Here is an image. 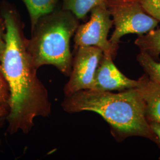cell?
Listing matches in <instances>:
<instances>
[{
    "label": "cell",
    "instance_id": "5bb4252c",
    "mask_svg": "<svg viewBox=\"0 0 160 160\" xmlns=\"http://www.w3.org/2000/svg\"><path fill=\"white\" fill-rule=\"evenodd\" d=\"M10 98V94L8 84L0 71V104H8Z\"/></svg>",
    "mask_w": 160,
    "mask_h": 160
},
{
    "label": "cell",
    "instance_id": "2e32d148",
    "mask_svg": "<svg viewBox=\"0 0 160 160\" xmlns=\"http://www.w3.org/2000/svg\"><path fill=\"white\" fill-rule=\"evenodd\" d=\"M10 112V106L8 104H0V124L2 121L6 119Z\"/></svg>",
    "mask_w": 160,
    "mask_h": 160
},
{
    "label": "cell",
    "instance_id": "4fadbf2b",
    "mask_svg": "<svg viewBox=\"0 0 160 160\" xmlns=\"http://www.w3.org/2000/svg\"><path fill=\"white\" fill-rule=\"evenodd\" d=\"M149 15L160 22V0H138Z\"/></svg>",
    "mask_w": 160,
    "mask_h": 160
},
{
    "label": "cell",
    "instance_id": "6da1fadb",
    "mask_svg": "<svg viewBox=\"0 0 160 160\" xmlns=\"http://www.w3.org/2000/svg\"><path fill=\"white\" fill-rule=\"evenodd\" d=\"M1 16L6 24V48L0 59V71L10 94L7 131L11 135L18 131L28 133L36 117L51 114V103L27 50L23 23L17 11L3 6Z\"/></svg>",
    "mask_w": 160,
    "mask_h": 160
},
{
    "label": "cell",
    "instance_id": "277c9868",
    "mask_svg": "<svg viewBox=\"0 0 160 160\" xmlns=\"http://www.w3.org/2000/svg\"><path fill=\"white\" fill-rule=\"evenodd\" d=\"M106 6L114 25L109 40L113 44L118 45L120 38L125 34L148 33L159 22L144 10L138 0H108Z\"/></svg>",
    "mask_w": 160,
    "mask_h": 160
},
{
    "label": "cell",
    "instance_id": "9a60e30c",
    "mask_svg": "<svg viewBox=\"0 0 160 160\" xmlns=\"http://www.w3.org/2000/svg\"><path fill=\"white\" fill-rule=\"evenodd\" d=\"M5 33H6V24L4 18L0 16V59L3 55L6 48L5 41Z\"/></svg>",
    "mask_w": 160,
    "mask_h": 160
},
{
    "label": "cell",
    "instance_id": "e0dca14e",
    "mask_svg": "<svg viewBox=\"0 0 160 160\" xmlns=\"http://www.w3.org/2000/svg\"><path fill=\"white\" fill-rule=\"evenodd\" d=\"M149 123L152 131L154 133L160 143V123L156 122H149Z\"/></svg>",
    "mask_w": 160,
    "mask_h": 160
},
{
    "label": "cell",
    "instance_id": "5b68a950",
    "mask_svg": "<svg viewBox=\"0 0 160 160\" xmlns=\"http://www.w3.org/2000/svg\"><path fill=\"white\" fill-rule=\"evenodd\" d=\"M111 15L106 5L97 6L91 10L90 20L79 25L74 35L75 49L81 46H96L103 54L114 59L119 46L108 39L109 30L113 25Z\"/></svg>",
    "mask_w": 160,
    "mask_h": 160
},
{
    "label": "cell",
    "instance_id": "3957f363",
    "mask_svg": "<svg viewBox=\"0 0 160 160\" xmlns=\"http://www.w3.org/2000/svg\"><path fill=\"white\" fill-rule=\"evenodd\" d=\"M79 26V20L63 8L55 9L38 20L32 36L26 40L27 50L36 68L52 65L66 76L72 71L70 40Z\"/></svg>",
    "mask_w": 160,
    "mask_h": 160
},
{
    "label": "cell",
    "instance_id": "9c48e42d",
    "mask_svg": "<svg viewBox=\"0 0 160 160\" xmlns=\"http://www.w3.org/2000/svg\"><path fill=\"white\" fill-rule=\"evenodd\" d=\"M29 12L31 29L40 17L53 12L59 0H22Z\"/></svg>",
    "mask_w": 160,
    "mask_h": 160
},
{
    "label": "cell",
    "instance_id": "30bf717a",
    "mask_svg": "<svg viewBox=\"0 0 160 160\" xmlns=\"http://www.w3.org/2000/svg\"><path fill=\"white\" fill-rule=\"evenodd\" d=\"M108 0H62V8L71 12L78 20H82L92 8L106 5Z\"/></svg>",
    "mask_w": 160,
    "mask_h": 160
},
{
    "label": "cell",
    "instance_id": "ba28073f",
    "mask_svg": "<svg viewBox=\"0 0 160 160\" xmlns=\"http://www.w3.org/2000/svg\"><path fill=\"white\" fill-rule=\"evenodd\" d=\"M139 80L138 88L145 102L146 118L148 122L160 123V85L149 80L146 74Z\"/></svg>",
    "mask_w": 160,
    "mask_h": 160
},
{
    "label": "cell",
    "instance_id": "7c38bea8",
    "mask_svg": "<svg viewBox=\"0 0 160 160\" xmlns=\"http://www.w3.org/2000/svg\"><path fill=\"white\" fill-rule=\"evenodd\" d=\"M137 59L149 80L160 85V62H157L148 53L142 51L138 54Z\"/></svg>",
    "mask_w": 160,
    "mask_h": 160
},
{
    "label": "cell",
    "instance_id": "52a82bcc",
    "mask_svg": "<svg viewBox=\"0 0 160 160\" xmlns=\"http://www.w3.org/2000/svg\"><path fill=\"white\" fill-rule=\"evenodd\" d=\"M113 60V58L110 55L103 54L95 74L93 90L122 92L138 88L141 84L140 80H131L128 78L116 67Z\"/></svg>",
    "mask_w": 160,
    "mask_h": 160
},
{
    "label": "cell",
    "instance_id": "8992f818",
    "mask_svg": "<svg viewBox=\"0 0 160 160\" xmlns=\"http://www.w3.org/2000/svg\"><path fill=\"white\" fill-rule=\"evenodd\" d=\"M76 49L69 80L63 88L65 96L82 90H93L95 74L103 55V51L96 46H81Z\"/></svg>",
    "mask_w": 160,
    "mask_h": 160
},
{
    "label": "cell",
    "instance_id": "7a4b0ae2",
    "mask_svg": "<svg viewBox=\"0 0 160 160\" xmlns=\"http://www.w3.org/2000/svg\"><path fill=\"white\" fill-rule=\"evenodd\" d=\"M61 105L69 113H97L111 126L117 139L141 137L159 143L146 118L145 102L138 88L118 93L82 90L65 96Z\"/></svg>",
    "mask_w": 160,
    "mask_h": 160
},
{
    "label": "cell",
    "instance_id": "8fae6325",
    "mask_svg": "<svg viewBox=\"0 0 160 160\" xmlns=\"http://www.w3.org/2000/svg\"><path fill=\"white\" fill-rule=\"evenodd\" d=\"M135 43L141 51L154 59L158 58L160 54V29L151 30L145 35H139Z\"/></svg>",
    "mask_w": 160,
    "mask_h": 160
}]
</instances>
